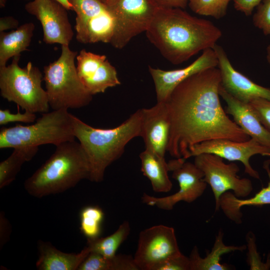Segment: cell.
Returning a JSON list of instances; mask_svg holds the SVG:
<instances>
[{"label": "cell", "mask_w": 270, "mask_h": 270, "mask_svg": "<svg viewBox=\"0 0 270 270\" xmlns=\"http://www.w3.org/2000/svg\"><path fill=\"white\" fill-rule=\"evenodd\" d=\"M221 76L218 67L188 77L166 101L170 120L167 152L174 158H190V150L202 142L250 138L228 116L220 100Z\"/></svg>", "instance_id": "6da1fadb"}, {"label": "cell", "mask_w": 270, "mask_h": 270, "mask_svg": "<svg viewBox=\"0 0 270 270\" xmlns=\"http://www.w3.org/2000/svg\"><path fill=\"white\" fill-rule=\"evenodd\" d=\"M149 40L170 62L178 64L212 48L222 36L212 22L180 8L160 6L146 32Z\"/></svg>", "instance_id": "7a4b0ae2"}, {"label": "cell", "mask_w": 270, "mask_h": 270, "mask_svg": "<svg viewBox=\"0 0 270 270\" xmlns=\"http://www.w3.org/2000/svg\"><path fill=\"white\" fill-rule=\"evenodd\" d=\"M142 109L136 110L120 126L112 128L92 127L74 115V134L86 154L90 170V180H103L106 168L118 159L126 146L140 136Z\"/></svg>", "instance_id": "3957f363"}, {"label": "cell", "mask_w": 270, "mask_h": 270, "mask_svg": "<svg viewBox=\"0 0 270 270\" xmlns=\"http://www.w3.org/2000/svg\"><path fill=\"white\" fill-rule=\"evenodd\" d=\"M89 166L86 154L79 142H63L48 159L30 177L24 186L31 196L40 198L62 192L75 186L80 180L88 179Z\"/></svg>", "instance_id": "277c9868"}, {"label": "cell", "mask_w": 270, "mask_h": 270, "mask_svg": "<svg viewBox=\"0 0 270 270\" xmlns=\"http://www.w3.org/2000/svg\"><path fill=\"white\" fill-rule=\"evenodd\" d=\"M60 57L44 66L46 90L53 110L80 108L88 105L92 95L80 80L74 60L78 55L68 46H62Z\"/></svg>", "instance_id": "5b68a950"}, {"label": "cell", "mask_w": 270, "mask_h": 270, "mask_svg": "<svg viewBox=\"0 0 270 270\" xmlns=\"http://www.w3.org/2000/svg\"><path fill=\"white\" fill-rule=\"evenodd\" d=\"M74 115L66 109L53 110L42 114L34 124H16L0 130V148L38 147L52 144L56 146L75 140Z\"/></svg>", "instance_id": "8992f818"}, {"label": "cell", "mask_w": 270, "mask_h": 270, "mask_svg": "<svg viewBox=\"0 0 270 270\" xmlns=\"http://www.w3.org/2000/svg\"><path fill=\"white\" fill-rule=\"evenodd\" d=\"M20 55L14 56L11 64L0 67V94L25 111L48 112L46 92L42 86L43 76L40 69L29 62L24 68L19 66Z\"/></svg>", "instance_id": "52a82bcc"}, {"label": "cell", "mask_w": 270, "mask_h": 270, "mask_svg": "<svg viewBox=\"0 0 270 270\" xmlns=\"http://www.w3.org/2000/svg\"><path fill=\"white\" fill-rule=\"evenodd\" d=\"M217 155L204 153L194 156V164L204 174L203 180L212 191L215 200V210L220 209V199L226 192L232 190L240 198H246L253 190L252 181L240 178L238 173L240 168L234 162L225 163Z\"/></svg>", "instance_id": "ba28073f"}, {"label": "cell", "mask_w": 270, "mask_h": 270, "mask_svg": "<svg viewBox=\"0 0 270 270\" xmlns=\"http://www.w3.org/2000/svg\"><path fill=\"white\" fill-rule=\"evenodd\" d=\"M108 6L115 20L110 44L118 49L122 48L133 38L146 32L160 8L154 0H118Z\"/></svg>", "instance_id": "9c48e42d"}, {"label": "cell", "mask_w": 270, "mask_h": 270, "mask_svg": "<svg viewBox=\"0 0 270 270\" xmlns=\"http://www.w3.org/2000/svg\"><path fill=\"white\" fill-rule=\"evenodd\" d=\"M168 164L169 171L172 172V178L178 183L179 190L162 198L144 194L142 197L143 203L164 210H171L180 202L190 203L202 196L208 184L203 180V172L194 163L180 158L171 160Z\"/></svg>", "instance_id": "30bf717a"}, {"label": "cell", "mask_w": 270, "mask_h": 270, "mask_svg": "<svg viewBox=\"0 0 270 270\" xmlns=\"http://www.w3.org/2000/svg\"><path fill=\"white\" fill-rule=\"evenodd\" d=\"M181 254L174 228L160 224L140 232L134 259L139 270H153L160 262Z\"/></svg>", "instance_id": "8fae6325"}, {"label": "cell", "mask_w": 270, "mask_h": 270, "mask_svg": "<svg viewBox=\"0 0 270 270\" xmlns=\"http://www.w3.org/2000/svg\"><path fill=\"white\" fill-rule=\"evenodd\" d=\"M24 8L40 22L45 43L69 46L74 34L68 10L62 4L56 0H33Z\"/></svg>", "instance_id": "7c38bea8"}, {"label": "cell", "mask_w": 270, "mask_h": 270, "mask_svg": "<svg viewBox=\"0 0 270 270\" xmlns=\"http://www.w3.org/2000/svg\"><path fill=\"white\" fill-rule=\"evenodd\" d=\"M204 153L216 154L229 161L240 162L244 165L246 174L253 178L260 179L258 172L250 165V160L256 154L268 156L270 148L252 138L244 142L215 139L194 146L190 150L189 158Z\"/></svg>", "instance_id": "4fadbf2b"}, {"label": "cell", "mask_w": 270, "mask_h": 270, "mask_svg": "<svg viewBox=\"0 0 270 270\" xmlns=\"http://www.w3.org/2000/svg\"><path fill=\"white\" fill-rule=\"evenodd\" d=\"M78 76L88 91L94 95L120 84L116 68L104 55L82 50L76 57Z\"/></svg>", "instance_id": "5bb4252c"}, {"label": "cell", "mask_w": 270, "mask_h": 270, "mask_svg": "<svg viewBox=\"0 0 270 270\" xmlns=\"http://www.w3.org/2000/svg\"><path fill=\"white\" fill-rule=\"evenodd\" d=\"M212 48L218 60L221 86L228 93L246 104L257 98L270 100V88L256 84L236 70L220 46L216 44Z\"/></svg>", "instance_id": "9a60e30c"}, {"label": "cell", "mask_w": 270, "mask_h": 270, "mask_svg": "<svg viewBox=\"0 0 270 270\" xmlns=\"http://www.w3.org/2000/svg\"><path fill=\"white\" fill-rule=\"evenodd\" d=\"M218 60L213 48L206 49L187 66L165 70L148 66L153 80L158 102H166L176 87L184 80L203 70L218 67Z\"/></svg>", "instance_id": "2e32d148"}, {"label": "cell", "mask_w": 270, "mask_h": 270, "mask_svg": "<svg viewBox=\"0 0 270 270\" xmlns=\"http://www.w3.org/2000/svg\"><path fill=\"white\" fill-rule=\"evenodd\" d=\"M140 136L143 138L146 150L164 157L170 129V120L166 102H158L149 108H142Z\"/></svg>", "instance_id": "e0dca14e"}, {"label": "cell", "mask_w": 270, "mask_h": 270, "mask_svg": "<svg viewBox=\"0 0 270 270\" xmlns=\"http://www.w3.org/2000/svg\"><path fill=\"white\" fill-rule=\"evenodd\" d=\"M219 94L226 102V113L232 116L235 123L250 138L270 148V132L262 124L249 104L234 98L221 84Z\"/></svg>", "instance_id": "ac0fdd59"}, {"label": "cell", "mask_w": 270, "mask_h": 270, "mask_svg": "<svg viewBox=\"0 0 270 270\" xmlns=\"http://www.w3.org/2000/svg\"><path fill=\"white\" fill-rule=\"evenodd\" d=\"M38 252L36 267L38 270H76L90 251L86 246L78 253H66L50 242L39 240Z\"/></svg>", "instance_id": "d6986e66"}, {"label": "cell", "mask_w": 270, "mask_h": 270, "mask_svg": "<svg viewBox=\"0 0 270 270\" xmlns=\"http://www.w3.org/2000/svg\"><path fill=\"white\" fill-rule=\"evenodd\" d=\"M114 24V18L109 8L106 12L91 19L76 21V39L82 44L110 43Z\"/></svg>", "instance_id": "ffe728a7"}, {"label": "cell", "mask_w": 270, "mask_h": 270, "mask_svg": "<svg viewBox=\"0 0 270 270\" xmlns=\"http://www.w3.org/2000/svg\"><path fill=\"white\" fill-rule=\"evenodd\" d=\"M270 160L264 163V168L268 176V184L267 186L262 188L254 196L247 199H241L230 191L226 192L221 196L220 199V208L229 220L236 224H240L242 222V213L241 208L242 206L270 204Z\"/></svg>", "instance_id": "44dd1931"}, {"label": "cell", "mask_w": 270, "mask_h": 270, "mask_svg": "<svg viewBox=\"0 0 270 270\" xmlns=\"http://www.w3.org/2000/svg\"><path fill=\"white\" fill-rule=\"evenodd\" d=\"M224 232L220 230L216 236L211 251L205 257L202 258L198 248L195 246L189 256L190 270H228L230 266L220 262L221 256L236 251L242 252L246 248L245 245L226 246L223 242Z\"/></svg>", "instance_id": "7402d4cb"}, {"label": "cell", "mask_w": 270, "mask_h": 270, "mask_svg": "<svg viewBox=\"0 0 270 270\" xmlns=\"http://www.w3.org/2000/svg\"><path fill=\"white\" fill-rule=\"evenodd\" d=\"M34 28V24L28 22L10 32H0V67L6 66L10 58L28 50Z\"/></svg>", "instance_id": "603a6c76"}, {"label": "cell", "mask_w": 270, "mask_h": 270, "mask_svg": "<svg viewBox=\"0 0 270 270\" xmlns=\"http://www.w3.org/2000/svg\"><path fill=\"white\" fill-rule=\"evenodd\" d=\"M141 171L150 182L153 190L157 192H166L172 188L168 172V164L164 157L145 150L140 154Z\"/></svg>", "instance_id": "cb8c5ba5"}, {"label": "cell", "mask_w": 270, "mask_h": 270, "mask_svg": "<svg viewBox=\"0 0 270 270\" xmlns=\"http://www.w3.org/2000/svg\"><path fill=\"white\" fill-rule=\"evenodd\" d=\"M12 154L0 163V188L10 184L16 178L22 164L30 160L38 148L20 147L14 148Z\"/></svg>", "instance_id": "d4e9b609"}, {"label": "cell", "mask_w": 270, "mask_h": 270, "mask_svg": "<svg viewBox=\"0 0 270 270\" xmlns=\"http://www.w3.org/2000/svg\"><path fill=\"white\" fill-rule=\"evenodd\" d=\"M78 270H138L134 257L126 254H116L106 258L90 252L78 268Z\"/></svg>", "instance_id": "484cf974"}, {"label": "cell", "mask_w": 270, "mask_h": 270, "mask_svg": "<svg viewBox=\"0 0 270 270\" xmlns=\"http://www.w3.org/2000/svg\"><path fill=\"white\" fill-rule=\"evenodd\" d=\"M130 231L128 222L124 221L112 234L104 238L87 240L86 246L90 252L98 253L106 258L116 255L120 246L128 236Z\"/></svg>", "instance_id": "4316f807"}, {"label": "cell", "mask_w": 270, "mask_h": 270, "mask_svg": "<svg viewBox=\"0 0 270 270\" xmlns=\"http://www.w3.org/2000/svg\"><path fill=\"white\" fill-rule=\"evenodd\" d=\"M80 230L87 240L100 236L102 225L104 218L102 210L97 206L83 208L80 213Z\"/></svg>", "instance_id": "83f0119b"}, {"label": "cell", "mask_w": 270, "mask_h": 270, "mask_svg": "<svg viewBox=\"0 0 270 270\" xmlns=\"http://www.w3.org/2000/svg\"><path fill=\"white\" fill-rule=\"evenodd\" d=\"M231 0H188V5L192 12L198 14L220 19L226 14Z\"/></svg>", "instance_id": "f1b7e54d"}, {"label": "cell", "mask_w": 270, "mask_h": 270, "mask_svg": "<svg viewBox=\"0 0 270 270\" xmlns=\"http://www.w3.org/2000/svg\"><path fill=\"white\" fill-rule=\"evenodd\" d=\"M247 242L246 262L250 270H268L270 269V253L266 262H264L257 250L256 238L254 233L248 232L246 236Z\"/></svg>", "instance_id": "f546056e"}, {"label": "cell", "mask_w": 270, "mask_h": 270, "mask_svg": "<svg viewBox=\"0 0 270 270\" xmlns=\"http://www.w3.org/2000/svg\"><path fill=\"white\" fill-rule=\"evenodd\" d=\"M252 22L264 35L270 36V0H263L257 6Z\"/></svg>", "instance_id": "4dcf8cb0"}, {"label": "cell", "mask_w": 270, "mask_h": 270, "mask_svg": "<svg viewBox=\"0 0 270 270\" xmlns=\"http://www.w3.org/2000/svg\"><path fill=\"white\" fill-rule=\"evenodd\" d=\"M248 104L262 124L270 132V100L257 98Z\"/></svg>", "instance_id": "1f68e13d"}, {"label": "cell", "mask_w": 270, "mask_h": 270, "mask_svg": "<svg viewBox=\"0 0 270 270\" xmlns=\"http://www.w3.org/2000/svg\"><path fill=\"white\" fill-rule=\"evenodd\" d=\"M153 270H190V260L181 254L160 262Z\"/></svg>", "instance_id": "d6a6232c"}, {"label": "cell", "mask_w": 270, "mask_h": 270, "mask_svg": "<svg viewBox=\"0 0 270 270\" xmlns=\"http://www.w3.org/2000/svg\"><path fill=\"white\" fill-rule=\"evenodd\" d=\"M36 119L35 113L25 111L21 114L19 110L12 114L9 110H0V124L4 125L12 122H34Z\"/></svg>", "instance_id": "836d02e7"}, {"label": "cell", "mask_w": 270, "mask_h": 270, "mask_svg": "<svg viewBox=\"0 0 270 270\" xmlns=\"http://www.w3.org/2000/svg\"><path fill=\"white\" fill-rule=\"evenodd\" d=\"M235 9L249 16L263 0H232Z\"/></svg>", "instance_id": "e575fe53"}, {"label": "cell", "mask_w": 270, "mask_h": 270, "mask_svg": "<svg viewBox=\"0 0 270 270\" xmlns=\"http://www.w3.org/2000/svg\"><path fill=\"white\" fill-rule=\"evenodd\" d=\"M157 4L163 8H184L188 4V0H154Z\"/></svg>", "instance_id": "d590c367"}, {"label": "cell", "mask_w": 270, "mask_h": 270, "mask_svg": "<svg viewBox=\"0 0 270 270\" xmlns=\"http://www.w3.org/2000/svg\"><path fill=\"white\" fill-rule=\"evenodd\" d=\"M18 21L12 16H6L0 18V32L6 30L16 28L19 26Z\"/></svg>", "instance_id": "8d00e7d4"}, {"label": "cell", "mask_w": 270, "mask_h": 270, "mask_svg": "<svg viewBox=\"0 0 270 270\" xmlns=\"http://www.w3.org/2000/svg\"><path fill=\"white\" fill-rule=\"evenodd\" d=\"M0 224H2L4 228V231L0 232V246L4 244L8 236L10 234V224L7 220L5 218L4 215L0 214Z\"/></svg>", "instance_id": "74e56055"}, {"label": "cell", "mask_w": 270, "mask_h": 270, "mask_svg": "<svg viewBox=\"0 0 270 270\" xmlns=\"http://www.w3.org/2000/svg\"><path fill=\"white\" fill-rule=\"evenodd\" d=\"M62 4L68 10H72V7L68 0H56Z\"/></svg>", "instance_id": "f35d334b"}, {"label": "cell", "mask_w": 270, "mask_h": 270, "mask_svg": "<svg viewBox=\"0 0 270 270\" xmlns=\"http://www.w3.org/2000/svg\"><path fill=\"white\" fill-rule=\"evenodd\" d=\"M266 58L270 66V44L268 46L266 50Z\"/></svg>", "instance_id": "ab89813d"}, {"label": "cell", "mask_w": 270, "mask_h": 270, "mask_svg": "<svg viewBox=\"0 0 270 270\" xmlns=\"http://www.w3.org/2000/svg\"><path fill=\"white\" fill-rule=\"evenodd\" d=\"M7 0H0V8H4L6 6Z\"/></svg>", "instance_id": "60d3db41"}, {"label": "cell", "mask_w": 270, "mask_h": 270, "mask_svg": "<svg viewBox=\"0 0 270 270\" xmlns=\"http://www.w3.org/2000/svg\"><path fill=\"white\" fill-rule=\"evenodd\" d=\"M118 0H108L107 5L110 6L116 3Z\"/></svg>", "instance_id": "b9f144b4"}, {"label": "cell", "mask_w": 270, "mask_h": 270, "mask_svg": "<svg viewBox=\"0 0 270 270\" xmlns=\"http://www.w3.org/2000/svg\"><path fill=\"white\" fill-rule=\"evenodd\" d=\"M100 0L102 1L103 2H104V4H107L108 0Z\"/></svg>", "instance_id": "7bdbcfd3"}, {"label": "cell", "mask_w": 270, "mask_h": 270, "mask_svg": "<svg viewBox=\"0 0 270 270\" xmlns=\"http://www.w3.org/2000/svg\"></svg>", "instance_id": "ee69618b"}]
</instances>
